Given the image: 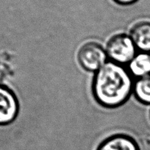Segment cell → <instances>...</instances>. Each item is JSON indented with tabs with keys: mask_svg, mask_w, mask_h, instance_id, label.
<instances>
[{
	"mask_svg": "<svg viewBox=\"0 0 150 150\" xmlns=\"http://www.w3.org/2000/svg\"><path fill=\"white\" fill-rule=\"evenodd\" d=\"M118 4H122V5H128V4H131L137 1L138 0H114Z\"/></svg>",
	"mask_w": 150,
	"mask_h": 150,
	"instance_id": "cell-9",
	"label": "cell"
},
{
	"mask_svg": "<svg viewBox=\"0 0 150 150\" xmlns=\"http://www.w3.org/2000/svg\"><path fill=\"white\" fill-rule=\"evenodd\" d=\"M18 103L15 94L4 86L0 85V125H7L16 118Z\"/></svg>",
	"mask_w": 150,
	"mask_h": 150,
	"instance_id": "cell-4",
	"label": "cell"
},
{
	"mask_svg": "<svg viewBox=\"0 0 150 150\" xmlns=\"http://www.w3.org/2000/svg\"><path fill=\"white\" fill-rule=\"evenodd\" d=\"M97 150H139V148L133 138L117 134L103 141Z\"/></svg>",
	"mask_w": 150,
	"mask_h": 150,
	"instance_id": "cell-5",
	"label": "cell"
},
{
	"mask_svg": "<svg viewBox=\"0 0 150 150\" xmlns=\"http://www.w3.org/2000/svg\"><path fill=\"white\" fill-rule=\"evenodd\" d=\"M105 51L110 61L125 65L134 58L138 49L130 35L119 34L110 38Z\"/></svg>",
	"mask_w": 150,
	"mask_h": 150,
	"instance_id": "cell-2",
	"label": "cell"
},
{
	"mask_svg": "<svg viewBox=\"0 0 150 150\" xmlns=\"http://www.w3.org/2000/svg\"><path fill=\"white\" fill-rule=\"evenodd\" d=\"M133 92L138 100L144 104H150V75L137 79L134 82Z\"/></svg>",
	"mask_w": 150,
	"mask_h": 150,
	"instance_id": "cell-8",
	"label": "cell"
},
{
	"mask_svg": "<svg viewBox=\"0 0 150 150\" xmlns=\"http://www.w3.org/2000/svg\"><path fill=\"white\" fill-rule=\"evenodd\" d=\"M127 69L133 77L137 79L150 75V54L146 52L137 53L127 64Z\"/></svg>",
	"mask_w": 150,
	"mask_h": 150,
	"instance_id": "cell-7",
	"label": "cell"
},
{
	"mask_svg": "<svg viewBox=\"0 0 150 150\" xmlns=\"http://www.w3.org/2000/svg\"><path fill=\"white\" fill-rule=\"evenodd\" d=\"M105 49L95 42L83 44L78 52V60L83 69L89 72H97L108 59Z\"/></svg>",
	"mask_w": 150,
	"mask_h": 150,
	"instance_id": "cell-3",
	"label": "cell"
},
{
	"mask_svg": "<svg viewBox=\"0 0 150 150\" xmlns=\"http://www.w3.org/2000/svg\"><path fill=\"white\" fill-rule=\"evenodd\" d=\"M130 36L141 52H150V23L140 22L130 29Z\"/></svg>",
	"mask_w": 150,
	"mask_h": 150,
	"instance_id": "cell-6",
	"label": "cell"
},
{
	"mask_svg": "<svg viewBox=\"0 0 150 150\" xmlns=\"http://www.w3.org/2000/svg\"><path fill=\"white\" fill-rule=\"evenodd\" d=\"M133 77L124 65L108 60L95 73L92 92L98 103L105 108L124 104L133 92Z\"/></svg>",
	"mask_w": 150,
	"mask_h": 150,
	"instance_id": "cell-1",
	"label": "cell"
}]
</instances>
